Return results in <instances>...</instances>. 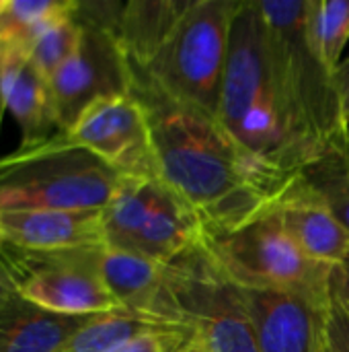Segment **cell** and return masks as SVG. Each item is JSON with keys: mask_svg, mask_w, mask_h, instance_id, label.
<instances>
[{"mask_svg": "<svg viewBox=\"0 0 349 352\" xmlns=\"http://www.w3.org/2000/svg\"><path fill=\"white\" fill-rule=\"evenodd\" d=\"M93 318L56 314L10 293L0 299V352H60Z\"/></svg>", "mask_w": 349, "mask_h": 352, "instance_id": "9a60e30c", "label": "cell"}, {"mask_svg": "<svg viewBox=\"0 0 349 352\" xmlns=\"http://www.w3.org/2000/svg\"><path fill=\"white\" fill-rule=\"evenodd\" d=\"M101 250L41 254L8 245L0 264L31 303L64 316H99L121 309L101 278Z\"/></svg>", "mask_w": 349, "mask_h": 352, "instance_id": "9c48e42d", "label": "cell"}, {"mask_svg": "<svg viewBox=\"0 0 349 352\" xmlns=\"http://www.w3.org/2000/svg\"><path fill=\"white\" fill-rule=\"evenodd\" d=\"M193 0H134L119 4L113 33L130 62L144 68L173 33Z\"/></svg>", "mask_w": 349, "mask_h": 352, "instance_id": "e0dca14e", "label": "cell"}, {"mask_svg": "<svg viewBox=\"0 0 349 352\" xmlns=\"http://www.w3.org/2000/svg\"><path fill=\"white\" fill-rule=\"evenodd\" d=\"M10 293H16L14 283H12L10 274L6 272V268L0 264V299H4V297L10 295Z\"/></svg>", "mask_w": 349, "mask_h": 352, "instance_id": "83f0119b", "label": "cell"}, {"mask_svg": "<svg viewBox=\"0 0 349 352\" xmlns=\"http://www.w3.org/2000/svg\"><path fill=\"white\" fill-rule=\"evenodd\" d=\"M27 58L14 50H10L6 43L0 41V132H2V122L4 116L8 111V91H10V82H12V74L16 64Z\"/></svg>", "mask_w": 349, "mask_h": 352, "instance_id": "d4e9b609", "label": "cell"}, {"mask_svg": "<svg viewBox=\"0 0 349 352\" xmlns=\"http://www.w3.org/2000/svg\"><path fill=\"white\" fill-rule=\"evenodd\" d=\"M331 291H333V297H335V299H339L341 303L349 305V258L346 264L333 268Z\"/></svg>", "mask_w": 349, "mask_h": 352, "instance_id": "4316f807", "label": "cell"}, {"mask_svg": "<svg viewBox=\"0 0 349 352\" xmlns=\"http://www.w3.org/2000/svg\"><path fill=\"white\" fill-rule=\"evenodd\" d=\"M78 12V10H76ZM74 14L64 16L49 25L33 43L29 52V62L45 76L51 78L76 52L82 37V23Z\"/></svg>", "mask_w": 349, "mask_h": 352, "instance_id": "7402d4cb", "label": "cell"}, {"mask_svg": "<svg viewBox=\"0 0 349 352\" xmlns=\"http://www.w3.org/2000/svg\"><path fill=\"white\" fill-rule=\"evenodd\" d=\"M99 272L121 309L163 320L160 305L169 266L138 254L103 248L99 254Z\"/></svg>", "mask_w": 349, "mask_h": 352, "instance_id": "2e32d148", "label": "cell"}, {"mask_svg": "<svg viewBox=\"0 0 349 352\" xmlns=\"http://www.w3.org/2000/svg\"><path fill=\"white\" fill-rule=\"evenodd\" d=\"M276 214L286 233L311 260L331 268L348 262L349 231L331 212L309 175L276 206Z\"/></svg>", "mask_w": 349, "mask_h": 352, "instance_id": "5bb4252c", "label": "cell"}, {"mask_svg": "<svg viewBox=\"0 0 349 352\" xmlns=\"http://www.w3.org/2000/svg\"><path fill=\"white\" fill-rule=\"evenodd\" d=\"M173 330H189V328L152 316L117 309L93 318L82 330H78L64 344L60 352H115L140 336L156 334V332H173Z\"/></svg>", "mask_w": 349, "mask_h": 352, "instance_id": "d6986e66", "label": "cell"}, {"mask_svg": "<svg viewBox=\"0 0 349 352\" xmlns=\"http://www.w3.org/2000/svg\"><path fill=\"white\" fill-rule=\"evenodd\" d=\"M121 179L105 161L58 132L0 157V212L103 210Z\"/></svg>", "mask_w": 349, "mask_h": 352, "instance_id": "277c9868", "label": "cell"}, {"mask_svg": "<svg viewBox=\"0 0 349 352\" xmlns=\"http://www.w3.org/2000/svg\"><path fill=\"white\" fill-rule=\"evenodd\" d=\"M132 95L146 111L160 179L195 212L202 233L230 231L274 210L306 179L251 157L216 118L134 74Z\"/></svg>", "mask_w": 349, "mask_h": 352, "instance_id": "6da1fadb", "label": "cell"}, {"mask_svg": "<svg viewBox=\"0 0 349 352\" xmlns=\"http://www.w3.org/2000/svg\"><path fill=\"white\" fill-rule=\"evenodd\" d=\"M202 235L195 212L160 177H123L103 208L105 248L173 264L191 254Z\"/></svg>", "mask_w": 349, "mask_h": 352, "instance_id": "52a82bcc", "label": "cell"}, {"mask_svg": "<svg viewBox=\"0 0 349 352\" xmlns=\"http://www.w3.org/2000/svg\"><path fill=\"white\" fill-rule=\"evenodd\" d=\"M167 295L175 320L193 332L204 352H259L239 289L220 278L197 248L169 264Z\"/></svg>", "mask_w": 349, "mask_h": 352, "instance_id": "ba28073f", "label": "cell"}, {"mask_svg": "<svg viewBox=\"0 0 349 352\" xmlns=\"http://www.w3.org/2000/svg\"><path fill=\"white\" fill-rule=\"evenodd\" d=\"M337 221L349 231V165H327L306 173Z\"/></svg>", "mask_w": 349, "mask_h": 352, "instance_id": "603a6c76", "label": "cell"}, {"mask_svg": "<svg viewBox=\"0 0 349 352\" xmlns=\"http://www.w3.org/2000/svg\"><path fill=\"white\" fill-rule=\"evenodd\" d=\"M239 289V287H237ZM253 322L259 352H323L329 305L269 289H239Z\"/></svg>", "mask_w": 349, "mask_h": 352, "instance_id": "7c38bea8", "label": "cell"}, {"mask_svg": "<svg viewBox=\"0 0 349 352\" xmlns=\"http://www.w3.org/2000/svg\"><path fill=\"white\" fill-rule=\"evenodd\" d=\"M0 235L25 252H74L105 248L103 210H2Z\"/></svg>", "mask_w": 349, "mask_h": 352, "instance_id": "4fadbf2b", "label": "cell"}, {"mask_svg": "<svg viewBox=\"0 0 349 352\" xmlns=\"http://www.w3.org/2000/svg\"><path fill=\"white\" fill-rule=\"evenodd\" d=\"M82 37L70 60L49 78L60 132L97 101L132 93V68L111 29V19L95 4H78Z\"/></svg>", "mask_w": 349, "mask_h": 352, "instance_id": "30bf717a", "label": "cell"}, {"mask_svg": "<svg viewBox=\"0 0 349 352\" xmlns=\"http://www.w3.org/2000/svg\"><path fill=\"white\" fill-rule=\"evenodd\" d=\"M306 37L317 58L335 72L349 41V0H306Z\"/></svg>", "mask_w": 349, "mask_h": 352, "instance_id": "44dd1931", "label": "cell"}, {"mask_svg": "<svg viewBox=\"0 0 349 352\" xmlns=\"http://www.w3.org/2000/svg\"><path fill=\"white\" fill-rule=\"evenodd\" d=\"M333 82H335V89H337V95H339V103H341L344 118H346V122L349 124V58L344 60L335 68Z\"/></svg>", "mask_w": 349, "mask_h": 352, "instance_id": "484cf974", "label": "cell"}, {"mask_svg": "<svg viewBox=\"0 0 349 352\" xmlns=\"http://www.w3.org/2000/svg\"><path fill=\"white\" fill-rule=\"evenodd\" d=\"M337 301H339V299H337ZM348 307H349V305H348Z\"/></svg>", "mask_w": 349, "mask_h": 352, "instance_id": "1f68e13d", "label": "cell"}, {"mask_svg": "<svg viewBox=\"0 0 349 352\" xmlns=\"http://www.w3.org/2000/svg\"><path fill=\"white\" fill-rule=\"evenodd\" d=\"M216 120L243 151L278 171L302 177L317 169L278 103L257 0H241L234 14Z\"/></svg>", "mask_w": 349, "mask_h": 352, "instance_id": "3957f363", "label": "cell"}, {"mask_svg": "<svg viewBox=\"0 0 349 352\" xmlns=\"http://www.w3.org/2000/svg\"><path fill=\"white\" fill-rule=\"evenodd\" d=\"M239 6L241 0H193L156 56L144 68H132V74L216 118Z\"/></svg>", "mask_w": 349, "mask_h": 352, "instance_id": "8992f818", "label": "cell"}, {"mask_svg": "<svg viewBox=\"0 0 349 352\" xmlns=\"http://www.w3.org/2000/svg\"><path fill=\"white\" fill-rule=\"evenodd\" d=\"M6 248H8V245H6V241H4V237L0 235V258H2V254L6 252Z\"/></svg>", "mask_w": 349, "mask_h": 352, "instance_id": "f546056e", "label": "cell"}, {"mask_svg": "<svg viewBox=\"0 0 349 352\" xmlns=\"http://www.w3.org/2000/svg\"><path fill=\"white\" fill-rule=\"evenodd\" d=\"M8 111L21 128V144L33 146L60 132L49 78H45L29 58H23L12 74L8 91Z\"/></svg>", "mask_w": 349, "mask_h": 352, "instance_id": "ac0fdd59", "label": "cell"}, {"mask_svg": "<svg viewBox=\"0 0 349 352\" xmlns=\"http://www.w3.org/2000/svg\"><path fill=\"white\" fill-rule=\"evenodd\" d=\"M267 37L269 72L278 103L317 169L349 165V124L333 72L306 37V0H257Z\"/></svg>", "mask_w": 349, "mask_h": 352, "instance_id": "7a4b0ae2", "label": "cell"}, {"mask_svg": "<svg viewBox=\"0 0 349 352\" xmlns=\"http://www.w3.org/2000/svg\"><path fill=\"white\" fill-rule=\"evenodd\" d=\"M6 4H8V0H0V16H2V12L6 8Z\"/></svg>", "mask_w": 349, "mask_h": 352, "instance_id": "4dcf8cb0", "label": "cell"}, {"mask_svg": "<svg viewBox=\"0 0 349 352\" xmlns=\"http://www.w3.org/2000/svg\"><path fill=\"white\" fill-rule=\"evenodd\" d=\"M197 250L210 268L239 289H269L333 301V268L311 260L286 233L276 208L222 233H202Z\"/></svg>", "mask_w": 349, "mask_h": 352, "instance_id": "5b68a950", "label": "cell"}, {"mask_svg": "<svg viewBox=\"0 0 349 352\" xmlns=\"http://www.w3.org/2000/svg\"><path fill=\"white\" fill-rule=\"evenodd\" d=\"M64 134L121 177H160L146 111L132 93L93 103Z\"/></svg>", "mask_w": 349, "mask_h": 352, "instance_id": "8fae6325", "label": "cell"}, {"mask_svg": "<svg viewBox=\"0 0 349 352\" xmlns=\"http://www.w3.org/2000/svg\"><path fill=\"white\" fill-rule=\"evenodd\" d=\"M177 352H204V349H202L197 342H191V344H187L185 349H181V351H177Z\"/></svg>", "mask_w": 349, "mask_h": 352, "instance_id": "f1b7e54d", "label": "cell"}, {"mask_svg": "<svg viewBox=\"0 0 349 352\" xmlns=\"http://www.w3.org/2000/svg\"><path fill=\"white\" fill-rule=\"evenodd\" d=\"M323 352H349V307L335 297L327 309Z\"/></svg>", "mask_w": 349, "mask_h": 352, "instance_id": "cb8c5ba5", "label": "cell"}, {"mask_svg": "<svg viewBox=\"0 0 349 352\" xmlns=\"http://www.w3.org/2000/svg\"><path fill=\"white\" fill-rule=\"evenodd\" d=\"M74 0H8L0 16V41L29 58L37 37L56 21L78 10Z\"/></svg>", "mask_w": 349, "mask_h": 352, "instance_id": "ffe728a7", "label": "cell"}]
</instances>
